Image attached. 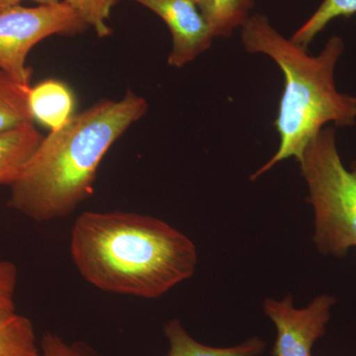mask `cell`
I'll list each match as a JSON object with an SVG mask.
<instances>
[{
	"label": "cell",
	"instance_id": "cell-1",
	"mask_svg": "<svg viewBox=\"0 0 356 356\" xmlns=\"http://www.w3.org/2000/svg\"><path fill=\"white\" fill-rule=\"evenodd\" d=\"M70 255L89 284L156 299L193 276L197 250L165 221L125 211L83 212L70 233Z\"/></svg>",
	"mask_w": 356,
	"mask_h": 356
},
{
	"label": "cell",
	"instance_id": "cell-2",
	"mask_svg": "<svg viewBox=\"0 0 356 356\" xmlns=\"http://www.w3.org/2000/svg\"><path fill=\"white\" fill-rule=\"evenodd\" d=\"M147 108L146 100L129 89L121 99L95 103L51 131L11 185L8 207L38 222L69 216L92 195L110 147Z\"/></svg>",
	"mask_w": 356,
	"mask_h": 356
},
{
	"label": "cell",
	"instance_id": "cell-3",
	"mask_svg": "<svg viewBox=\"0 0 356 356\" xmlns=\"http://www.w3.org/2000/svg\"><path fill=\"white\" fill-rule=\"evenodd\" d=\"M242 28L245 50L268 56L284 74V91L275 121L280 147L252 173L250 180L254 181L284 159L299 161L309 143L327 124L355 125L356 97L339 93L334 83V70L344 50L341 37L332 36L320 55L314 57L291 39H285L262 14L250 16Z\"/></svg>",
	"mask_w": 356,
	"mask_h": 356
},
{
	"label": "cell",
	"instance_id": "cell-4",
	"mask_svg": "<svg viewBox=\"0 0 356 356\" xmlns=\"http://www.w3.org/2000/svg\"><path fill=\"white\" fill-rule=\"evenodd\" d=\"M314 209V242L325 255L341 257L356 247V165L344 166L336 132L324 128L298 161Z\"/></svg>",
	"mask_w": 356,
	"mask_h": 356
},
{
	"label": "cell",
	"instance_id": "cell-5",
	"mask_svg": "<svg viewBox=\"0 0 356 356\" xmlns=\"http://www.w3.org/2000/svg\"><path fill=\"white\" fill-rule=\"evenodd\" d=\"M88 26L65 1L50 6H15L0 10V70L18 83L31 86L26 60L40 42L54 36H74Z\"/></svg>",
	"mask_w": 356,
	"mask_h": 356
},
{
	"label": "cell",
	"instance_id": "cell-6",
	"mask_svg": "<svg viewBox=\"0 0 356 356\" xmlns=\"http://www.w3.org/2000/svg\"><path fill=\"white\" fill-rule=\"evenodd\" d=\"M336 299L320 295L305 308H295L292 296L280 300L267 298L264 313L276 327L273 356H312V348L325 336Z\"/></svg>",
	"mask_w": 356,
	"mask_h": 356
},
{
	"label": "cell",
	"instance_id": "cell-7",
	"mask_svg": "<svg viewBox=\"0 0 356 356\" xmlns=\"http://www.w3.org/2000/svg\"><path fill=\"white\" fill-rule=\"evenodd\" d=\"M159 16L172 33L168 65L182 67L207 50L213 35L195 0H133Z\"/></svg>",
	"mask_w": 356,
	"mask_h": 356
},
{
	"label": "cell",
	"instance_id": "cell-8",
	"mask_svg": "<svg viewBox=\"0 0 356 356\" xmlns=\"http://www.w3.org/2000/svg\"><path fill=\"white\" fill-rule=\"evenodd\" d=\"M28 103L34 120L51 131L62 128L74 115V93L58 79H46L30 88Z\"/></svg>",
	"mask_w": 356,
	"mask_h": 356
},
{
	"label": "cell",
	"instance_id": "cell-9",
	"mask_svg": "<svg viewBox=\"0 0 356 356\" xmlns=\"http://www.w3.org/2000/svg\"><path fill=\"white\" fill-rule=\"evenodd\" d=\"M43 138L34 124L0 133V184L11 186L20 177Z\"/></svg>",
	"mask_w": 356,
	"mask_h": 356
},
{
	"label": "cell",
	"instance_id": "cell-10",
	"mask_svg": "<svg viewBox=\"0 0 356 356\" xmlns=\"http://www.w3.org/2000/svg\"><path fill=\"white\" fill-rule=\"evenodd\" d=\"M163 332L170 343L166 356H261L266 348V341L254 337L231 348H212L199 343L186 332L180 321H168Z\"/></svg>",
	"mask_w": 356,
	"mask_h": 356
},
{
	"label": "cell",
	"instance_id": "cell-11",
	"mask_svg": "<svg viewBox=\"0 0 356 356\" xmlns=\"http://www.w3.org/2000/svg\"><path fill=\"white\" fill-rule=\"evenodd\" d=\"M30 88L0 70V133L34 124L28 103Z\"/></svg>",
	"mask_w": 356,
	"mask_h": 356
},
{
	"label": "cell",
	"instance_id": "cell-12",
	"mask_svg": "<svg viewBox=\"0 0 356 356\" xmlns=\"http://www.w3.org/2000/svg\"><path fill=\"white\" fill-rule=\"evenodd\" d=\"M216 37L231 36L250 18L254 0H195Z\"/></svg>",
	"mask_w": 356,
	"mask_h": 356
},
{
	"label": "cell",
	"instance_id": "cell-13",
	"mask_svg": "<svg viewBox=\"0 0 356 356\" xmlns=\"http://www.w3.org/2000/svg\"><path fill=\"white\" fill-rule=\"evenodd\" d=\"M31 320L15 312L0 315V356H40Z\"/></svg>",
	"mask_w": 356,
	"mask_h": 356
},
{
	"label": "cell",
	"instance_id": "cell-14",
	"mask_svg": "<svg viewBox=\"0 0 356 356\" xmlns=\"http://www.w3.org/2000/svg\"><path fill=\"white\" fill-rule=\"evenodd\" d=\"M356 14V0H324L313 15L293 35L291 41L307 49L331 21Z\"/></svg>",
	"mask_w": 356,
	"mask_h": 356
},
{
	"label": "cell",
	"instance_id": "cell-15",
	"mask_svg": "<svg viewBox=\"0 0 356 356\" xmlns=\"http://www.w3.org/2000/svg\"><path fill=\"white\" fill-rule=\"evenodd\" d=\"M84 21L89 28H92L100 38L111 34V28L107 21L112 9L119 0H63Z\"/></svg>",
	"mask_w": 356,
	"mask_h": 356
},
{
	"label": "cell",
	"instance_id": "cell-16",
	"mask_svg": "<svg viewBox=\"0 0 356 356\" xmlns=\"http://www.w3.org/2000/svg\"><path fill=\"white\" fill-rule=\"evenodd\" d=\"M40 356H104L83 341L67 343L63 337L46 332L40 343Z\"/></svg>",
	"mask_w": 356,
	"mask_h": 356
},
{
	"label": "cell",
	"instance_id": "cell-17",
	"mask_svg": "<svg viewBox=\"0 0 356 356\" xmlns=\"http://www.w3.org/2000/svg\"><path fill=\"white\" fill-rule=\"evenodd\" d=\"M18 270L13 262L0 261V315L15 312Z\"/></svg>",
	"mask_w": 356,
	"mask_h": 356
},
{
	"label": "cell",
	"instance_id": "cell-18",
	"mask_svg": "<svg viewBox=\"0 0 356 356\" xmlns=\"http://www.w3.org/2000/svg\"><path fill=\"white\" fill-rule=\"evenodd\" d=\"M23 1L26 0H0V10L11 6H20L21 2ZM29 1L36 2L39 6H50V4L58 3L60 0H29Z\"/></svg>",
	"mask_w": 356,
	"mask_h": 356
}]
</instances>
